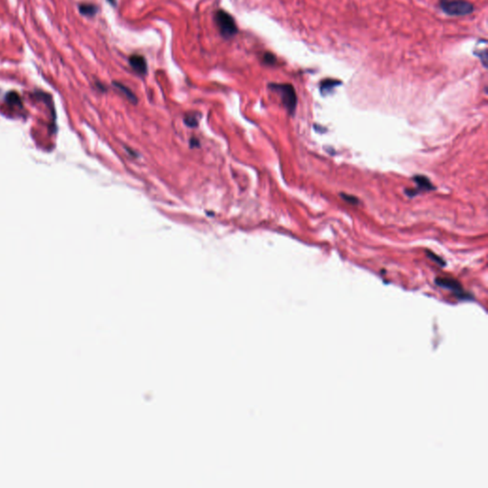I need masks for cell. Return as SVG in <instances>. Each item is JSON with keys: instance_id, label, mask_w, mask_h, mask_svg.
Masks as SVG:
<instances>
[{"instance_id": "6da1fadb", "label": "cell", "mask_w": 488, "mask_h": 488, "mask_svg": "<svg viewBox=\"0 0 488 488\" xmlns=\"http://www.w3.org/2000/svg\"><path fill=\"white\" fill-rule=\"evenodd\" d=\"M268 88L281 97L283 106L290 115H293L298 103V98L293 85L289 83H269Z\"/></svg>"}, {"instance_id": "7a4b0ae2", "label": "cell", "mask_w": 488, "mask_h": 488, "mask_svg": "<svg viewBox=\"0 0 488 488\" xmlns=\"http://www.w3.org/2000/svg\"><path fill=\"white\" fill-rule=\"evenodd\" d=\"M214 20L217 30L223 39H233L238 33L235 20L228 12L224 10L216 11Z\"/></svg>"}, {"instance_id": "3957f363", "label": "cell", "mask_w": 488, "mask_h": 488, "mask_svg": "<svg viewBox=\"0 0 488 488\" xmlns=\"http://www.w3.org/2000/svg\"><path fill=\"white\" fill-rule=\"evenodd\" d=\"M439 8L449 17H464L475 11L474 5L467 0H439Z\"/></svg>"}, {"instance_id": "277c9868", "label": "cell", "mask_w": 488, "mask_h": 488, "mask_svg": "<svg viewBox=\"0 0 488 488\" xmlns=\"http://www.w3.org/2000/svg\"><path fill=\"white\" fill-rule=\"evenodd\" d=\"M128 61L131 68L133 69V71L138 76L141 77L146 76L148 73V65H147L146 59L143 56L134 54L130 56Z\"/></svg>"}, {"instance_id": "5b68a950", "label": "cell", "mask_w": 488, "mask_h": 488, "mask_svg": "<svg viewBox=\"0 0 488 488\" xmlns=\"http://www.w3.org/2000/svg\"><path fill=\"white\" fill-rule=\"evenodd\" d=\"M414 181L416 182L418 189H410V190H405V193L408 196H415L418 195L419 192L421 191H431L434 190L435 187L431 183L429 178H427L424 176H416L414 177Z\"/></svg>"}, {"instance_id": "8992f818", "label": "cell", "mask_w": 488, "mask_h": 488, "mask_svg": "<svg viewBox=\"0 0 488 488\" xmlns=\"http://www.w3.org/2000/svg\"><path fill=\"white\" fill-rule=\"evenodd\" d=\"M436 284L439 285L440 287L442 288H445V289H448V290H451L453 291L454 293L456 294L458 297H466L465 293L463 292L460 284H459V282L453 280V279H448V278H438L436 280Z\"/></svg>"}, {"instance_id": "52a82bcc", "label": "cell", "mask_w": 488, "mask_h": 488, "mask_svg": "<svg viewBox=\"0 0 488 488\" xmlns=\"http://www.w3.org/2000/svg\"><path fill=\"white\" fill-rule=\"evenodd\" d=\"M342 85V81L335 78H325L320 83V91L322 95L329 94L334 89Z\"/></svg>"}, {"instance_id": "ba28073f", "label": "cell", "mask_w": 488, "mask_h": 488, "mask_svg": "<svg viewBox=\"0 0 488 488\" xmlns=\"http://www.w3.org/2000/svg\"><path fill=\"white\" fill-rule=\"evenodd\" d=\"M113 84H114V86H115L117 90H119V91H120V92H121V93H122V94H123V95H124V96L127 98L129 101H131V102H132V103H134V104H136V103H137V98L136 97V95H135V94H134V93H133V92H132L130 89L128 88L127 86L123 85L122 83H120V82H118V81H114V82H113Z\"/></svg>"}, {"instance_id": "9c48e42d", "label": "cell", "mask_w": 488, "mask_h": 488, "mask_svg": "<svg viewBox=\"0 0 488 488\" xmlns=\"http://www.w3.org/2000/svg\"><path fill=\"white\" fill-rule=\"evenodd\" d=\"M78 8H79V12L82 16L90 17V18L95 17L98 12V6H96L95 4H92V3H82L78 6Z\"/></svg>"}, {"instance_id": "30bf717a", "label": "cell", "mask_w": 488, "mask_h": 488, "mask_svg": "<svg viewBox=\"0 0 488 488\" xmlns=\"http://www.w3.org/2000/svg\"><path fill=\"white\" fill-rule=\"evenodd\" d=\"M263 61H264V64L265 65H268V66H274L277 64L278 62V59L277 57L274 55L273 53H270V52H266L264 55V58H263Z\"/></svg>"}, {"instance_id": "8fae6325", "label": "cell", "mask_w": 488, "mask_h": 488, "mask_svg": "<svg viewBox=\"0 0 488 488\" xmlns=\"http://www.w3.org/2000/svg\"><path fill=\"white\" fill-rule=\"evenodd\" d=\"M474 54L478 57V59H480V61L482 62L483 66L486 68L487 67V51L484 48L482 51H475Z\"/></svg>"}, {"instance_id": "7c38bea8", "label": "cell", "mask_w": 488, "mask_h": 488, "mask_svg": "<svg viewBox=\"0 0 488 488\" xmlns=\"http://www.w3.org/2000/svg\"><path fill=\"white\" fill-rule=\"evenodd\" d=\"M425 253H426V255H427V257H428L429 259H431V260H432L433 262H435L436 264H439V265H440V266H444V265H445V263H444V261H443L442 259H440L439 257H438V256H437V255L434 254V253H432V252H431V251H429V250H427V251H425Z\"/></svg>"}, {"instance_id": "4fadbf2b", "label": "cell", "mask_w": 488, "mask_h": 488, "mask_svg": "<svg viewBox=\"0 0 488 488\" xmlns=\"http://www.w3.org/2000/svg\"><path fill=\"white\" fill-rule=\"evenodd\" d=\"M341 196H342V199H344L346 202L353 204V205H357L359 203V199L354 195H347V194L342 193Z\"/></svg>"}, {"instance_id": "5bb4252c", "label": "cell", "mask_w": 488, "mask_h": 488, "mask_svg": "<svg viewBox=\"0 0 488 488\" xmlns=\"http://www.w3.org/2000/svg\"><path fill=\"white\" fill-rule=\"evenodd\" d=\"M184 121L189 127H196V125L198 123V120L195 117V115H187Z\"/></svg>"}, {"instance_id": "9a60e30c", "label": "cell", "mask_w": 488, "mask_h": 488, "mask_svg": "<svg viewBox=\"0 0 488 488\" xmlns=\"http://www.w3.org/2000/svg\"><path fill=\"white\" fill-rule=\"evenodd\" d=\"M108 3H110L113 7H117V0H107Z\"/></svg>"}]
</instances>
